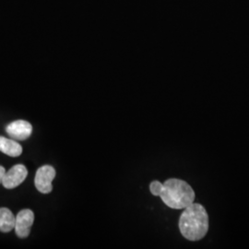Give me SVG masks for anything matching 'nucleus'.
Segmentation results:
<instances>
[{
  "mask_svg": "<svg viewBox=\"0 0 249 249\" xmlns=\"http://www.w3.org/2000/svg\"><path fill=\"white\" fill-rule=\"evenodd\" d=\"M178 225L181 234L187 240H201L209 231V216L206 209L194 202L187 206L179 218Z\"/></svg>",
  "mask_w": 249,
  "mask_h": 249,
  "instance_id": "obj_1",
  "label": "nucleus"
},
{
  "mask_svg": "<svg viewBox=\"0 0 249 249\" xmlns=\"http://www.w3.org/2000/svg\"><path fill=\"white\" fill-rule=\"evenodd\" d=\"M159 196L171 209L182 210L194 202L195 192L186 181L171 178L162 184Z\"/></svg>",
  "mask_w": 249,
  "mask_h": 249,
  "instance_id": "obj_2",
  "label": "nucleus"
},
{
  "mask_svg": "<svg viewBox=\"0 0 249 249\" xmlns=\"http://www.w3.org/2000/svg\"><path fill=\"white\" fill-rule=\"evenodd\" d=\"M55 178V170L51 165H44L36 172L35 184L39 192L48 194L52 192V182Z\"/></svg>",
  "mask_w": 249,
  "mask_h": 249,
  "instance_id": "obj_3",
  "label": "nucleus"
},
{
  "mask_svg": "<svg viewBox=\"0 0 249 249\" xmlns=\"http://www.w3.org/2000/svg\"><path fill=\"white\" fill-rule=\"evenodd\" d=\"M28 176V170L23 164H17L5 173L2 180L3 187L12 189L18 187Z\"/></svg>",
  "mask_w": 249,
  "mask_h": 249,
  "instance_id": "obj_4",
  "label": "nucleus"
},
{
  "mask_svg": "<svg viewBox=\"0 0 249 249\" xmlns=\"http://www.w3.org/2000/svg\"><path fill=\"white\" fill-rule=\"evenodd\" d=\"M34 222L35 214L31 210L26 209L18 213L16 216V223L14 229L19 238H26L29 236Z\"/></svg>",
  "mask_w": 249,
  "mask_h": 249,
  "instance_id": "obj_5",
  "label": "nucleus"
},
{
  "mask_svg": "<svg viewBox=\"0 0 249 249\" xmlns=\"http://www.w3.org/2000/svg\"><path fill=\"white\" fill-rule=\"evenodd\" d=\"M6 131L14 140L25 141L32 135L33 126L25 120H17L8 124Z\"/></svg>",
  "mask_w": 249,
  "mask_h": 249,
  "instance_id": "obj_6",
  "label": "nucleus"
},
{
  "mask_svg": "<svg viewBox=\"0 0 249 249\" xmlns=\"http://www.w3.org/2000/svg\"><path fill=\"white\" fill-rule=\"evenodd\" d=\"M0 151L10 157H18L22 153V147L15 141L0 137Z\"/></svg>",
  "mask_w": 249,
  "mask_h": 249,
  "instance_id": "obj_7",
  "label": "nucleus"
},
{
  "mask_svg": "<svg viewBox=\"0 0 249 249\" xmlns=\"http://www.w3.org/2000/svg\"><path fill=\"white\" fill-rule=\"evenodd\" d=\"M16 217L7 208H0V231L9 232L15 228Z\"/></svg>",
  "mask_w": 249,
  "mask_h": 249,
  "instance_id": "obj_8",
  "label": "nucleus"
},
{
  "mask_svg": "<svg viewBox=\"0 0 249 249\" xmlns=\"http://www.w3.org/2000/svg\"><path fill=\"white\" fill-rule=\"evenodd\" d=\"M162 187V184L160 183V181H152L150 185V190H151V194L153 196H159L160 194V189Z\"/></svg>",
  "mask_w": 249,
  "mask_h": 249,
  "instance_id": "obj_9",
  "label": "nucleus"
},
{
  "mask_svg": "<svg viewBox=\"0 0 249 249\" xmlns=\"http://www.w3.org/2000/svg\"><path fill=\"white\" fill-rule=\"evenodd\" d=\"M5 173H6V170H5V168H4L3 166H0V184L2 183V180H3V178H4Z\"/></svg>",
  "mask_w": 249,
  "mask_h": 249,
  "instance_id": "obj_10",
  "label": "nucleus"
}]
</instances>
